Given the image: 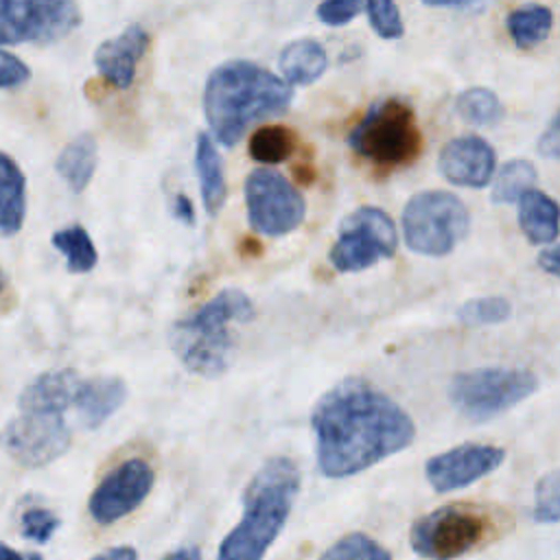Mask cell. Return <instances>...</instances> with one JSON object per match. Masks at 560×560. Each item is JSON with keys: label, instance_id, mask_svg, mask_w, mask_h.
I'll return each instance as SVG.
<instances>
[{"label": "cell", "instance_id": "obj_34", "mask_svg": "<svg viewBox=\"0 0 560 560\" xmlns=\"http://www.w3.org/2000/svg\"><path fill=\"white\" fill-rule=\"evenodd\" d=\"M365 4L357 2V0H326L322 4H317L315 13L319 18V22L328 24V26H343L348 22H352L359 11H363Z\"/></svg>", "mask_w": 560, "mask_h": 560}, {"label": "cell", "instance_id": "obj_25", "mask_svg": "<svg viewBox=\"0 0 560 560\" xmlns=\"http://www.w3.org/2000/svg\"><path fill=\"white\" fill-rule=\"evenodd\" d=\"M298 136L284 125H262L249 136V155L262 164H278L293 155Z\"/></svg>", "mask_w": 560, "mask_h": 560}, {"label": "cell", "instance_id": "obj_37", "mask_svg": "<svg viewBox=\"0 0 560 560\" xmlns=\"http://www.w3.org/2000/svg\"><path fill=\"white\" fill-rule=\"evenodd\" d=\"M171 214L175 221H179L184 225H195V208H192V201L188 199V195H184V192H175L171 197Z\"/></svg>", "mask_w": 560, "mask_h": 560}, {"label": "cell", "instance_id": "obj_5", "mask_svg": "<svg viewBox=\"0 0 560 560\" xmlns=\"http://www.w3.org/2000/svg\"><path fill=\"white\" fill-rule=\"evenodd\" d=\"M350 149L381 171L416 162L424 149L416 112L398 98L374 103L348 136Z\"/></svg>", "mask_w": 560, "mask_h": 560}, {"label": "cell", "instance_id": "obj_1", "mask_svg": "<svg viewBox=\"0 0 560 560\" xmlns=\"http://www.w3.org/2000/svg\"><path fill=\"white\" fill-rule=\"evenodd\" d=\"M311 427L326 477L357 475L407 448L416 438L409 413L363 378L332 385L315 405Z\"/></svg>", "mask_w": 560, "mask_h": 560}, {"label": "cell", "instance_id": "obj_12", "mask_svg": "<svg viewBox=\"0 0 560 560\" xmlns=\"http://www.w3.org/2000/svg\"><path fill=\"white\" fill-rule=\"evenodd\" d=\"M79 22L81 13L74 2L7 0L0 9V39L2 44H48L74 31Z\"/></svg>", "mask_w": 560, "mask_h": 560}, {"label": "cell", "instance_id": "obj_15", "mask_svg": "<svg viewBox=\"0 0 560 560\" xmlns=\"http://www.w3.org/2000/svg\"><path fill=\"white\" fill-rule=\"evenodd\" d=\"M438 166L451 184L481 188L494 177L497 155L483 138L457 136L442 147Z\"/></svg>", "mask_w": 560, "mask_h": 560}, {"label": "cell", "instance_id": "obj_23", "mask_svg": "<svg viewBox=\"0 0 560 560\" xmlns=\"http://www.w3.org/2000/svg\"><path fill=\"white\" fill-rule=\"evenodd\" d=\"M96 140L90 133H81L70 140L57 155L55 168L72 192H83L96 168Z\"/></svg>", "mask_w": 560, "mask_h": 560}, {"label": "cell", "instance_id": "obj_22", "mask_svg": "<svg viewBox=\"0 0 560 560\" xmlns=\"http://www.w3.org/2000/svg\"><path fill=\"white\" fill-rule=\"evenodd\" d=\"M195 168H197V175H199L203 208L210 217H217L219 210L223 208V201H225V179H223L221 158H219L217 147H214V142L210 140L208 133L197 136Z\"/></svg>", "mask_w": 560, "mask_h": 560}, {"label": "cell", "instance_id": "obj_8", "mask_svg": "<svg viewBox=\"0 0 560 560\" xmlns=\"http://www.w3.org/2000/svg\"><path fill=\"white\" fill-rule=\"evenodd\" d=\"M490 534V518L475 505L435 508L411 525V549L427 560H455L479 547Z\"/></svg>", "mask_w": 560, "mask_h": 560}, {"label": "cell", "instance_id": "obj_32", "mask_svg": "<svg viewBox=\"0 0 560 560\" xmlns=\"http://www.w3.org/2000/svg\"><path fill=\"white\" fill-rule=\"evenodd\" d=\"M59 527V518L52 510L42 508V505H33L28 510L22 512L20 516V534L26 540H33L37 545H44L52 538V534Z\"/></svg>", "mask_w": 560, "mask_h": 560}, {"label": "cell", "instance_id": "obj_39", "mask_svg": "<svg viewBox=\"0 0 560 560\" xmlns=\"http://www.w3.org/2000/svg\"><path fill=\"white\" fill-rule=\"evenodd\" d=\"M90 560H138V556H136L133 547H112V549L96 553Z\"/></svg>", "mask_w": 560, "mask_h": 560}, {"label": "cell", "instance_id": "obj_17", "mask_svg": "<svg viewBox=\"0 0 560 560\" xmlns=\"http://www.w3.org/2000/svg\"><path fill=\"white\" fill-rule=\"evenodd\" d=\"M83 378H79L72 370H50L37 374L20 394V409H37V411H55L63 413L70 407H77L79 389Z\"/></svg>", "mask_w": 560, "mask_h": 560}, {"label": "cell", "instance_id": "obj_3", "mask_svg": "<svg viewBox=\"0 0 560 560\" xmlns=\"http://www.w3.org/2000/svg\"><path fill=\"white\" fill-rule=\"evenodd\" d=\"M300 490V470L289 457H271L243 492V516L221 540L217 560H262L284 527Z\"/></svg>", "mask_w": 560, "mask_h": 560}, {"label": "cell", "instance_id": "obj_38", "mask_svg": "<svg viewBox=\"0 0 560 560\" xmlns=\"http://www.w3.org/2000/svg\"><path fill=\"white\" fill-rule=\"evenodd\" d=\"M538 267H540L545 273H549V276H553V278L560 280V243L549 245L547 249H542V252L538 254Z\"/></svg>", "mask_w": 560, "mask_h": 560}, {"label": "cell", "instance_id": "obj_29", "mask_svg": "<svg viewBox=\"0 0 560 560\" xmlns=\"http://www.w3.org/2000/svg\"><path fill=\"white\" fill-rule=\"evenodd\" d=\"M319 560H392V556L368 534L352 532L332 542Z\"/></svg>", "mask_w": 560, "mask_h": 560}, {"label": "cell", "instance_id": "obj_6", "mask_svg": "<svg viewBox=\"0 0 560 560\" xmlns=\"http://www.w3.org/2000/svg\"><path fill=\"white\" fill-rule=\"evenodd\" d=\"M468 208L446 190L418 192L402 210L405 243L424 256H446L468 234Z\"/></svg>", "mask_w": 560, "mask_h": 560}, {"label": "cell", "instance_id": "obj_41", "mask_svg": "<svg viewBox=\"0 0 560 560\" xmlns=\"http://www.w3.org/2000/svg\"><path fill=\"white\" fill-rule=\"evenodd\" d=\"M164 560H201V553L197 547H182L168 553Z\"/></svg>", "mask_w": 560, "mask_h": 560}, {"label": "cell", "instance_id": "obj_19", "mask_svg": "<svg viewBox=\"0 0 560 560\" xmlns=\"http://www.w3.org/2000/svg\"><path fill=\"white\" fill-rule=\"evenodd\" d=\"M518 225L534 245H551L560 234V203L547 192L532 188L518 201Z\"/></svg>", "mask_w": 560, "mask_h": 560}, {"label": "cell", "instance_id": "obj_18", "mask_svg": "<svg viewBox=\"0 0 560 560\" xmlns=\"http://www.w3.org/2000/svg\"><path fill=\"white\" fill-rule=\"evenodd\" d=\"M127 398L125 381L116 376H96L81 383L77 398V416L88 429L103 424Z\"/></svg>", "mask_w": 560, "mask_h": 560}, {"label": "cell", "instance_id": "obj_36", "mask_svg": "<svg viewBox=\"0 0 560 560\" xmlns=\"http://www.w3.org/2000/svg\"><path fill=\"white\" fill-rule=\"evenodd\" d=\"M538 153L549 160H560V109L549 118L538 138Z\"/></svg>", "mask_w": 560, "mask_h": 560}, {"label": "cell", "instance_id": "obj_24", "mask_svg": "<svg viewBox=\"0 0 560 560\" xmlns=\"http://www.w3.org/2000/svg\"><path fill=\"white\" fill-rule=\"evenodd\" d=\"M508 33L512 37V42L523 48L529 50L538 44H542L551 28H553V13L547 4H523L510 11L508 15Z\"/></svg>", "mask_w": 560, "mask_h": 560}, {"label": "cell", "instance_id": "obj_2", "mask_svg": "<svg viewBox=\"0 0 560 560\" xmlns=\"http://www.w3.org/2000/svg\"><path fill=\"white\" fill-rule=\"evenodd\" d=\"M293 90L267 68L232 59L217 66L203 90V114L214 138L234 147L254 122L289 109Z\"/></svg>", "mask_w": 560, "mask_h": 560}, {"label": "cell", "instance_id": "obj_42", "mask_svg": "<svg viewBox=\"0 0 560 560\" xmlns=\"http://www.w3.org/2000/svg\"><path fill=\"white\" fill-rule=\"evenodd\" d=\"M293 173H295V179L304 186H308L313 179H315V168L311 166H304V164H295L293 166Z\"/></svg>", "mask_w": 560, "mask_h": 560}, {"label": "cell", "instance_id": "obj_40", "mask_svg": "<svg viewBox=\"0 0 560 560\" xmlns=\"http://www.w3.org/2000/svg\"><path fill=\"white\" fill-rule=\"evenodd\" d=\"M0 560H42V556H37V553H20V551H15L13 547L2 545V549H0Z\"/></svg>", "mask_w": 560, "mask_h": 560}, {"label": "cell", "instance_id": "obj_26", "mask_svg": "<svg viewBox=\"0 0 560 560\" xmlns=\"http://www.w3.org/2000/svg\"><path fill=\"white\" fill-rule=\"evenodd\" d=\"M50 241H52L55 249L63 254L70 273H88L96 267L98 254H96V247H94L90 234L85 232V228H81V225L61 228L52 234Z\"/></svg>", "mask_w": 560, "mask_h": 560}, {"label": "cell", "instance_id": "obj_7", "mask_svg": "<svg viewBox=\"0 0 560 560\" xmlns=\"http://www.w3.org/2000/svg\"><path fill=\"white\" fill-rule=\"evenodd\" d=\"M536 389L538 378L525 368H479L455 374L448 398L462 416L486 422L516 407Z\"/></svg>", "mask_w": 560, "mask_h": 560}, {"label": "cell", "instance_id": "obj_30", "mask_svg": "<svg viewBox=\"0 0 560 560\" xmlns=\"http://www.w3.org/2000/svg\"><path fill=\"white\" fill-rule=\"evenodd\" d=\"M512 313V304L501 295H486L468 300L459 306L457 319L468 326H488L505 322Z\"/></svg>", "mask_w": 560, "mask_h": 560}, {"label": "cell", "instance_id": "obj_9", "mask_svg": "<svg viewBox=\"0 0 560 560\" xmlns=\"http://www.w3.org/2000/svg\"><path fill=\"white\" fill-rule=\"evenodd\" d=\"M396 247L398 234L392 217L381 208L363 206L341 221L328 258L337 271L357 273L394 256Z\"/></svg>", "mask_w": 560, "mask_h": 560}, {"label": "cell", "instance_id": "obj_13", "mask_svg": "<svg viewBox=\"0 0 560 560\" xmlns=\"http://www.w3.org/2000/svg\"><path fill=\"white\" fill-rule=\"evenodd\" d=\"M155 472L142 457H129L114 466L90 497V514L101 525H112L131 514L151 492Z\"/></svg>", "mask_w": 560, "mask_h": 560}, {"label": "cell", "instance_id": "obj_43", "mask_svg": "<svg viewBox=\"0 0 560 560\" xmlns=\"http://www.w3.org/2000/svg\"><path fill=\"white\" fill-rule=\"evenodd\" d=\"M243 245H245V247H241V256H245V258H249V256H260V252H262V247H260L258 241H254V238L243 241Z\"/></svg>", "mask_w": 560, "mask_h": 560}, {"label": "cell", "instance_id": "obj_10", "mask_svg": "<svg viewBox=\"0 0 560 560\" xmlns=\"http://www.w3.org/2000/svg\"><path fill=\"white\" fill-rule=\"evenodd\" d=\"M245 203L249 225L265 236L293 232L306 214L302 192L271 168H254L245 179Z\"/></svg>", "mask_w": 560, "mask_h": 560}, {"label": "cell", "instance_id": "obj_11", "mask_svg": "<svg viewBox=\"0 0 560 560\" xmlns=\"http://www.w3.org/2000/svg\"><path fill=\"white\" fill-rule=\"evenodd\" d=\"M70 446L63 413L20 409L4 429V448L24 468H42L61 457Z\"/></svg>", "mask_w": 560, "mask_h": 560}, {"label": "cell", "instance_id": "obj_21", "mask_svg": "<svg viewBox=\"0 0 560 560\" xmlns=\"http://www.w3.org/2000/svg\"><path fill=\"white\" fill-rule=\"evenodd\" d=\"M0 230L2 236L20 232L26 214V179L11 155H0Z\"/></svg>", "mask_w": 560, "mask_h": 560}, {"label": "cell", "instance_id": "obj_16", "mask_svg": "<svg viewBox=\"0 0 560 560\" xmlns=\"http://www.w3.org/2000/svg\"><path fill=\"white\" fill-rule=\"evenodd\" d=\"M149 46V33L140 24L127 26L112 39L98 44L94 52V63L98 74L114 88H129L136 79L138 61Z\"/></svg>", "mask_w": 560, "mask_h": 560}, {"label": "cell", "instance_id": "obj_27", "mask_svg": "<svg viewBox=\"0 0 560 560\" xmlns=\"http://www.w3.org/2000/svg\"><path fill=\"white\" fill-rule=\"evenodd\" d=\"M536 182V166L529 160H510L494 175L492 201L494 203H516L525 192L532 190Z\"/></svg>", "mask_w": 560, "mask_h": 560}, {"label": "cell", "instance_id": "obj_31", "mask_svg": "<svg viewBox=\"0 0 560 560\" xmlns=\"http://www.w3.org/2000/svg\"><path fill=\"white\" fill-rule=\"evenodd\" d=\"M532 516L538 523L560 521V468H553L538 479Z\"/></svg>", "mask_w": 560, "mask_h": 560}, {"label": "cell", "instance_id": "obj_4", "mask_svg": "<svg viewBox=\"0 0 560 560\" xmlns=\"http://www.w3.org/2000/svg\"><path fill=\"white\" fill-rule=\"evenodd\" d=\"M254 304L241 289H223L192 315L171 326L168 341L175 357L203 378L221 376L234 357L232 322H252Z\"/></svg>", "mask_w": 560, "mask_h": 560}, {"label": "cell", "instance_id": "obj_14", "mask_svg": "<svg viewBox=\"0 0 560 560\" xmlns=\"http://www.w3.org/2000/svg\"><path fill=\"white\" fill-rule=\"evenodd\" d=\"M505 462V451L494 444H459L433 455L424 475L433 490L453 492L494 472Z\"/></svg>", "mask_w": 560, "mask_h": 560}, {"label": "cell", "instance_id": "obj_35", "mask_svg": "<svg viewBox=\"0 0 560 560\" xmlns=\"http://www.w3.org/2000/svg\"><path fill=\"white\" fill-rule=\"evenodd\" d=\"M28 79H31V68L22 59H18L15 55L2 50V55H0V85L4 90H11V88L24 85Z\"/></svg>", "mask_w": 560, "mask_h": 560}, {"label": "cell", "instance_id": "obj_28", "mask_svg": "<svg viewBox=\"0 0 560 560\" xmlns=\"http://www.w3.org/2000/svg\"><path fill=\"white\" fill-rule=\"evenodd\" d=\"M457 114L475 127H490L503 118V103L488 88H468L455 101Z\"/></svg>", "mask_w": 560, "mask_h": 560}, {"label": "cell", "instance_id": "obj_20", "mask_svg": "<svg viewBox=\"0 0 560 560\" xmlns=\"http://www.w3.org/2000/svg\"><path fill=\"white\" fill-rule=\"evenodd\" d=\"M326 66H328V57L324 46L308 37L289 42L278 57L280 72L289 83H295V85H308L317 81L324 74Z\"/></svg>", "mask_w": 560, "mask_h": 560}, {"label": "cell", "instance_id": "obj_33", "mask_svg": "<svg viewBox=\"0 0 560 560\" xmlns=\"http://www.w3.org/2000/svg\"><path fill=\"white\" fill-rule=\"evenodd\" d=\"M365 13L370 18L372 28L378 33L383 39H398L405 33L400 11L394 2L389 0H372L365 2Z\"/></svg>", "mask_w": 560, "mask_h": 560}]
</instances>
